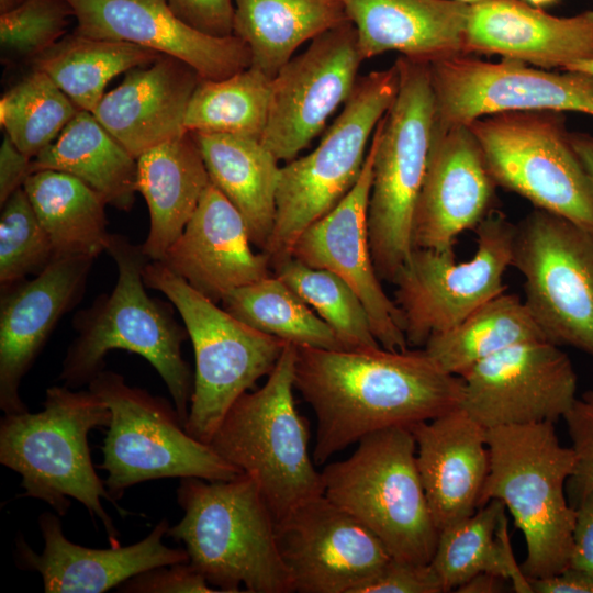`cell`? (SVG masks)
<instances>
[{
    "label": "cell",
    "mask_w": 593,
    "mask_h": 593,
    "mask_svg": "<svg viewBox=\"0 0 593 593\" xmlns=\"http://www.w3.org/2000/svg\"><path fill=\"white\" fill-rule=\"evenodd\" d=\"M294 384L316 416L312 456L321 466L370 434L459 407L463 382L423 348L296 346Z\"/></svg>",
    "instance_id": "6da1fadb"
},
{
    "label": "cell",
    "mask_w": 593,
    "mask_h": 593,
    "mask_svg": "<svg viewBox=\"0 0 593 593\" xmlns=\"http://www.w3.org/2000/svg\"><path fill=\"white\" fill-rule=\"evenodd\" d=\"M105 253L118 269L115 286L74 316L76 337L67 348L58 380L72 389L88 385L104 370L109 351L137 354L158 372L186 425L194 381L182 356L187 329L169 304L146 292L143 272L150 260L142 245L121 234H110Z\"/></svg>",
    "instance_id": "7a4b0ae2"
},
{
    "label": "cell",
    "mask_w": 593,
    "mask_h": 593,
    "mask_svg": "<svg viewBox=\"0 0 593 593\" xmlns=\"http://www.w3.org/2000/svg\"><path fill=\"white\" fill-rule=\"evenodd\" d=\"M177 501L183 516L167 536L183 545L190 564L219 592H294L278 547L277 519L248 475L181 478Z\"/></svg>",
    "instance_id": "3957f363"
},
{
    "label": "cell",
    "mask_w": 593,
    "mask_h": 593,
    "mask_svg": "<svg viewBox=\"0 0 593 593\" xmlns=\"http://www.w3.org/2000/svg\"><path fill=\"white\" fill-rule=\"evenodd\" d=\"M43 410L4 414L0 421V462L19 473L24 492L18 496L47 503L58 516L81 503L92 519H100L111 547L119 532L102 505L111 502L124 516L128 512L111 497L92 463L88 434L108 427L111 412L92 391L67 385L46 390Z\"/></svg>",
    "instance_id": "277c9868"
},
{
    "label": "cell",
    "mask_w": 593,
    "mask_h": 593,
    "mask_svg": "<svg viewBox=\"0 0 593 593\" xmlns=\"http://www.w3.org/2000/svg\"><path fill=\"white\" fill-rule=\"evenodd\" d=\"M486 441L490 463L479 506L490 500L505 505L525 539L521 568L528 579L566 570L575 521L567 495L572 448L560 444L552 422L488 428Z\"/></svg>",
    "instance_id": "5b68a950"
},
{
    "label": "cell",
    "mask_w": 593,
    "mask_h": 593,
    "mask_svg": "<svg viewBox=\"0 0 593 593\" xmlns=\"http://www.w3.org/2000/svg\"><path fill=\"white\" fill-rule=\"evenodd\" d=\"M295 355L296 346L287 343L265 384L235 401L209 443L254 480L277 522L324 494L309 423L294 400Z\"/></svg>",
    "instance_id": "8992f818"
},
{
    "label": "cell",
    "mask_w": 593,
    "mask_h": 593,
    "mask_svg": "<svg viewBox=\"0 0 593 593\" xmlns=\"http://www.w3.org/2000/svg\"><path fill=\"white\" fill-rule=\"evenodd\" d=\"M398 89L395 64L360 76L320 144L310 154L281 166L275 224L262 250L273 270L291 258L300 234L333 210L355 186L369 141Z\"/></svg>",
    "instance_id": "52a82bcc"
},
{
    "label": "cell",
    "mask_w": 593,
    "mask_h": 593,
    "mask_svg": "<svg viewBox=\"0 0 593 593\" xmlns=\"http://www.w3.org/2000/svg\"><path fill=\"white\" fill-rule=\"evenodd\" d=\"M324 495L368 527L398 560L429 563L439 529L416 463L410 427L363 437L347 458L321 471Z\"/></svg>",
    "instance_id": "ba28073f"
},
{
    "label": "cell",
    "mask_w": 593,
    "mask_h": 593,
    "mask_svg": "<svg viewBox=\"0 0 593 593\" xmlns=\"http://www.w3.org/2000/svg\"><path fill=\"white\" fill-rule=\"evenodd\" d=\"M143 277L178 311L191 340L195 367L184 428L209 444L235 401L270 374L287 342L239 321L161 261H149Z\"/></svg>",
    "instance_id": "9c48e42d"
},
{
    "label": "cell",
    "mask_w": 593,
    "mask_h": 593,
    "mask_svg": "<svg viewBox=\"0 0 593 593\" xmlns=\"http://www.w3.org/2000/svg\"><path fill=\"white\" fill-rule=\"evenodd\" d=\"M399 89L376 127V153L368 204V232L381 281L392 282L410 256L412 224L435 123L428 65L395 60Z\"/></svg>",
    "instance_id": "30bf717a"
},
{
    "label": "cell",
    "mask_w": 593,
    "mask_h": 593,
    "mask_svg": "<svg viewBox=\"0 0 593 593\" xmlns=\"http://www.w3.org/2000/svg\"><path fill=\"white\" fill-rule=\"evenodd\" d=\"M88 389L111 412L102 445L103 460L97 468L107 472L104 484L115 503L126 489L150 480L221 481L242 474L209 444L190 436L174 403L166 399L131 387L122 374L105 369Z\"/></svg>",
    "instance_id": "8fae6325"
},
{
    "label": "cell",
    "mask_w": 593,
    "mask_h": 593,
    "mask_svg": "<svg viewBox=\"0 0 593 593\" xmlns=\"http://www.w3.org/2000/svg\"><path fill=\"white\" fill-rule=\"evenodd\" d=\"M495 184L593 231V186L564 112L507 111L470 122Z\"/></svg>",
    "instance_id": "7c38bea8"
},
{
    "label": "cell",
    "mask_w": 593,
    "mask_h": 593,
    "mask_svg": "<svg viewBox=\"0 0 593 593\" xmlns=\"http://www.w3.org/2000/svg\"><path fill=\"white\" fill-rule=\"evenodd\" d=\"M477 249L458 261L454 247L413 248L392 282L409 347H424L434 335L458 325L506 291L515 224L493 210L475 228Z\"/></svg>",
    "instance_id": "4fadbf2b"
},
{
    "label": "cell",
    "mask_w": 593,
    "mask_h": 593,
    "mask_svg": "<svg viewBox=\"0 0 593 593\" xmlns=\"http://www.w3.org/2000/svg\"><path fill=\"white\" fill-rule=\"evenodd\" d=\"M512 267L545 338L593 358V231L534 208L515 224Z\"/></svg>",
    "instance_id": "5bb4252c"
},
{
    "label": "cell",
    "mask_w": 593,
    "mask_h": 593,
    "mask_svg": "<svg viewBox=\"0 0 593 593\" xmlns=\"http://www.w3.org/2000/svg\"><path fill=\"white\" fill-rule=\"evenodd\" d=\"M435 124L467 125L507 111H572L593 115V75L552 71L516 59L458 55L428 65Z\"/></svg>",
    "instance_id": "9a60e30c"
},
{
    "label": "cell",
    "mask_w": 593,
    "mask_h": 593,
    "mask_svg": "<svg viewBox=\"0 0 593 593\" xmlns=\"http://www.w3.org/2000/svg\"><path fill=\"white\" fill-rule=\"evenodd\" d=\"M362 61L356 27L346 21L312 40L271 78L260 141L280 161L296 158L345 104Z\"/></svg>",
    "instance_id": "2e32d148"
},
{
    "label": "cell",
    "mask_w": 593,
    "mask_h": 593,
    "mask_svg": "<svg viewBox=\"0 0 593 593\" xmlns=\"http://www.w3.org/2000/svg\"><path fill=\"white\" fill-rule=\"evenodd\" d=\"M461 379L460 407L486 429L556 423L578 396V376L571 359L548 340L504 349Z\"/></svg>",
    "instance_id": "e0dca14e"
},
{
    "label": "cell",
    "mask_w": 593,
    "mask_h": 593,
    "mask_svg": "<svg viewBox=\"0 0 593 593\" xmlns=\"http://www.w3.org/2000/svg\"><path fill=\"white\" fill-rule=\"evenodd\" d=\"M277 540L299 593H357L392 558L368 527L324 494L277 522Z\"/></svg>",
    "instance_id": "ac0fdd59"
},
{
    "label": "cell",
    "mask_w": 593,
    "mask_h": 593,
    "mask_svg": "<svg viewBox=\"0 0 593 593\" xmlns=\"http://www.w3.org/2000/svg\"><path fill=\"white\" fill-rule=\"evenodd\" d=\"M376 141L372 136L362 171L345 198L298 237L291 257L345 280L361 300L372 332L389 350L409 347L402 314L383 290L370 248L368 204Z\"/></svg>",
    "instance_id": "d6986e66"
},
{
    "label": "cell",
    "mask_w": 593,
    "mask_h": 593,
    "mask_svg": "<svg viewBox=\"0 0 593 593\" xmlns=\"http://www.w3.org/2000/svg\"><path fill=\"white\" fill-rule=\"evenodd\" d=\"M496 187L469 125L445 128L434 123L412 247L452 248L461 233L474 231L495 210Z\"/></svg>",
    "instance_id": "ffe728a7"
},
{
    "label": "cell",
    "mask_w": 593,
    "mask_h": 593,
    "mask_svg": "<svg viewBox=\"0 0 593 593\" xmlns=\"http://www.w3.org/2000/svg\"><path fill=\"white\" fill-rule=\"evenodd\" d=\"M75 33L127 42L176 57L204 80H220L251 65L249 51L235 35L204 34L179 19L168 0H67Z\"/></svg>",
    "instance_id": "44dd1931"
},
{
    "label": "cell",
    "mask_w": 593,
    "mask_h": 593,
    "mask_svg": "<svg viewBox=\"0 0 593 593\" xmlns=\"http://www.w3.org/2000/svg\"><path fill=\"white\" fill-rule=\"evenodd\" d=\"M96 258L54 259L33 279L22 280L0 298V409L26 412L20 385L60 318L82 299Z\"/></svg>",
    "instance_id": "7402d4cb"
},
{
    "label": "cell",
    "mask_w": 593,
    "mask_h": 593,
    "mask_svg": "<svg viewBox=\"0 0 593 593\" xmlns=\"http://www.w3.org/2000/svg\"><path fill=\"white\" fill-rule=\"evenodd\" d=\"M59 517L51 512L38 517L44 540L41 553L22 536L15 540L18 566L37 572L46 593H103L149 569L189 561L184 548H170L164 544L169 527L166 518L135 544L94 549L66 538Z\"/></svg>",
    "instance_id": "603a6c76"
},
{
    "label": "cell",
    "mask_w": 593,
    "mask_h": 593,
    "mask_svg": "<svg viewBox=\"0 0 593 593\" xmlns=\"http://www.w3.org/2000/svg\"><path fill=\"white\" fill-rule=\"evenodd\" d=\"M251 245L243 215L210 181L184 230L160 261L219 303L232 290L271 275L268 256L255 253Z\"/></svg>",
    "instance_id": "cb8c5ba5"
},
{
    "label": "cell",
    "mask_w": 593,
    "mask_h": 593,
    "mask_svg": "<svg viewBox=\"0 0 593 593\" xmlns=\"http://www.w3.org/2000/svg\"><path fill=\"white\" fill-rule=\"evenodd\" d=\"M465 53L569 70L593 59V10L556 16L523 0L475 2L470 4Z\"/></svg>",
    "instance_id": "d4e9b609"
},
{
    "label": "cell",
    "mask_w": 593,
    "mask_h": 593,
    "mask_svg": "<svg viewBox=\"0 0 593 593\" xmlns=\"http://www.w3.org/2000/svg\"><path fill=\"white\" fill-rule=\"evenodd\" d=\"M428 505L440 530L471 516L489 472L486 428L460 406L410 427Z\"/></svg>",
    "instance_id": "484cf974"
},
{
    "label": "cell",
    "mask_w": 593,
    "mask_h": 593,
    "mask_svg": "<svg viewBox=\"0 0 593 593\" xmlns=\"http://www.w3.org/2000/svg\"><path fill=\"white\" fill-rule=\"evenodd\" d=\"M200 79L184 61L161 55L152 64L128 70L92 114L137 159L188 133L187 108Z\"/></svg>",
    "instance_id": "4316f807"
},
{
    "label": "cell",
    "mask_w": 593,
    "mask_h": 593,
    "mask_svg": "<svg viewBox=\"0 0 593 593\" xmlns=\"http://www.w3.org/2000/svg\"><path fill=\"white\" fill-rule=\"evenodd\" d=\"M363 60L387 52L419 64L465 53L470 4L458 0H342Z\"/></svg>",
    "instance_id": "83f0119b"
},
{
    "label": "cell",
    "mask_w": 593,
    "mask_h": 593,
    "mask_svg": "<svg viewBox=\"0 0 593 593\" xmlns=\"http://www.w3.org/2000/svg\"><path fill=\"white\" fill-rule=\"evenodd\" d=\"M210 183L192 134L159 144L137 158V192L149 211V232L142 244L150 261H160L184 230Z\"/></svg>",
    "instance_id": "f1b7e54d"
},
{
    "label": "cell",
    "mask_w": 593,
    "mask_h": 593,
    "mask_svg": "<svg viewBox=\"0 0 593 593\" xmlns=\"http://www.w3.org/2000/svg\"><path fill=\"white\" fill-rule=\"evenodd\" d=\"M210 181L243 215L254 246L266 248L275 217L279 159L260 138L191 133Z\"/></svg>",
    "instance_id": "f546056e"
},
{
    "label": "cell",
    "mask_w": 593,
    "mask_h": 593,
    "mask_svg": "<svg viewBox=\"0 0 593 593\" xmlns=\"http://www.w3.org/2000/svg\"><path fill=\"white\" fill-rule=\"evenodd\" d=\"M57 170L69 174L107 203L130 211L137 192V159L85 110L64 127L57 138L32 158V172Z\"/></svg>",
    "instance_id": "4dcf8cb0"
},
{
    "label": "cell",
    "mask_w": 593,
    "mask_h": 593,
    "mask_svg": "<svg viewBox=\"0 0 593 593\" xmlns=\"http://www.w3.org/2000/svg\"><path fill=\"white\" fill-rule=\"evenodd\" d=\"M233 35L272 78L305 42L348 20L342 0H233Z\"/></svg>",
    "instance_id": "1f68e13d"
},
{
    "label": "cell",
    "mask_w": 593,
    "mask_h": 593,
    "mask_svg": "<svg viewBox=\"0 0 593 593\" xmlns=\"http://www.w3.org/2000/svg\"><path fill=\"white\" fill-rule=\"evenodd\" d=\"M505 505L490 500L469 517L439 530L430 564L444 592L456 591L481 572L500 575L516 592L533 593L512 550Z\"/></svg>",
    "instance_id": "d6a6232c"
},
{
    "label": "cell",
    "mask_w": 593,
    "mask_h": 593,
    "mask_svg": "<svg viewBox=\"0 0 593 593\" xmlns=\"http://www.w3.org/2000/svg\"><path fill=\"white\" fill-rule=\"evenodd\" d=\"M46 231L55 259L70 256L97 258L105 253L107 231L103 199L78 178L57 170H37L23 186Z\"/></svg>",
    "instance_id": "836d02e7"
},
{
    "label": "cell",
    "mask_w": 593,
    "mask_h": 593,
    "mask_svg": "<svg viewBox=\"0 0 593 593\" xmlns=\"http://www.w3.org/2000/svg\"><path fill=\"white\" fill-rule=\"evenodd\" d=\"M534 340L547 339L524 300L504 292L458 325L432 336L423 349L444 371L461 378L486 358Z\"/></svg>",
    "instance_id": "e575fe53"
},
{
    "label": "cell",
    "mask_w": 593,
    "mask_h": 593,
    "mask_svg": "<svg viewBox=\"0 0 593 593\" xmlns=\"http://www.w3.org/2000/svg\"><path fill=\"white\" fill-rule=\"evenodd\" d=\"M161 55L136 44L74 32L32 61L33 68L45 72L79 110L92 113L114 77L152 64Z\"/></svg>",
    "instance_id": "d590c367"
},
{
    "label": "cell",
    "mask_w": 593,
    "mask_h": 593,
    "mask_svg": "<svg viewBox=\"0 0 593 593\" xmlns=\"http://www.w3.org/2000/svg\"><path fill=\"white\" fill-rule=\"evenodd\" d=\"M221 303L239 321L287 343L346 349L335 332L276 275L232 290Z\"/></svg>",
    "instance_id": "8d00e7d4"
},
{
    "label": "cell",
    "mask_w": 593,
    "mask_h": 593,
    "mask_svg": "<svg viewBox=\"0 0 593 593\" xmlns=\"http://www.w3.org/2000/svg\"><path fill=\"white\" fill-rule=\"evenodd\" d=\"M270 85L271 78L254 66L220 80L200 79L187 108V131L261 138Z\"/></svg>",
    "instance_id": "74e56055"
},
{
    "label": "cell",
    "mask_w": 593,
    "mask_h": 593,
    "mask_svg": "<svg viewBox=\"0 0 593 593\" xmlns=\"http://www.w3.org/2000/svg\"><path fill=\"white\" fill-rule=\"evenodd\" d=\"M78 110L45 72L33 68L2 96L0 123L13 144L34 158L57 138Z\"/></svg>",
    "instance_id": "f35d334b"
},
{
    "label": "cell",
    "mask_w": 593,
    "mask_h": 593,
    "mask_svg": "<svg viewBox=\"0 0 593 593\" xmlns=\"http://www.w3.org/2000/svg\"><path fill=\"white\" fill-rule=\"evenodd\" d=\"M275 275L335 332L346 349L381 347L361 300L339 276L293 257L279 265Z\"/></svg>",
    "instance_id": "ab89813d"
},
{
    "label": "cell",
    "mask_w": 593,
    "mask_h": 593,
    "mask_svg": "<svg viewBox=\"0 0 593 593\" xmlns=\"http://www.w3.org/2000/svg\"><path fill=\"white\" fill-rule=\"evenodd\" d=\"M55 259L52 242L21 188L0 215V291L37 276Z\"/></svg>",
    "instance_id": "60d3db41"
},
{
    "label": "cell",
    "mask_w": 593,
    "mask_h": 593,
    "mask_svg": "<svg viewBox=\"0 0 593 593\" xmlns=\"http://www.w3.org/2000/svg\"><path fill=\"white\" fill-rule=\"evenodd\" d=\"M74 18L67 0H23L0 14V44L11 58L34 60L65 36Z\"/></svg>",
    "instance_id": "b9f144b4"
},
{
    "label": "cell",
    "mask_w": 593,
    "mask_h": 593,
    "mask_svg": "<svg viewBox=\"0 0 593 593\" xmlns=\"http://www.w3.org/2000/svg\"><path fill=\"white\" fill-rule=\"evenodd\" d=\"M575 456L574 470L567 482L572 507L593 492V389L577 396L562 417Z\"/></svg>",
    "instance_id": "7bdbcfd3"
},
{
    "label": "cell",
    "mask_w": 593,
    "mask_h": 593,
    "mask_svg": "<svg viewBox=\"0 0 593 593\" xmlns=\"http://www.w3.org/2000/svg\"><path fill=\"white\" fill-rule=\"evenodd\" d=\"M124 593H219L190 562L161 566L138 573L118 588Z\"/></svg>",
    "instance_id": "ee69618b"
},
{
    "label": "cell",
    "mask_w": 593,
    "mask_h": 593,
    "mask_svg": "<svg viewBox=\"0 0 593 593\" xmlns=\"http://www.w3.org/2000/svg\"><path fill=\"white\" fill-rule=\"evenodd\" d=\"M357 593H444V590L430 562L416 563L391 558Z\"/></svg>",
    "instance_id": "f6af8a7d"
},
{
    "label": "cell",
    "mask_w": 593,
    "mask_h": 593,
    "mask_svg": "<svg viewBox=\"0 0 593 593\" xmlns=\"http://www.w3.org/2000/svg\"><path fill=\"white\" fill-rule=\"evenodd\" d=\"M168 3L179 19L204 34L233 35V0H168Z\"/></svg>",
    "instance_id": "bcb514c9"
},
{
    "label": "cell",
    "mask_w": 593,
    "mask_h": 593,
    "mask_svg": "<svg viewBox=\"0 0 593 593\" xmlns=\"http://www.w3.org/2000/svg\"><path fill=\"white\" fill-rule=\"evenodd\" d=\"M569 567L593 577V492L575 507Z\"/></svg>",
    "instance_id": "7dc6e473"
},
{
    "label": "cell",
    "mask_w": 593,
    "mask_h": 593,
    "mask_svg": "<svg viewBox=\"0 0 593 593\" xmlns=\"http://www.w3.org/2000/svg\"><path fill=\"white\" fill-rule=\"evenodd\" d=\"M32 174V158L22 153L4 133L0 147V205L23 188Z\"/></svg>",
    "instance_id": "c3c4849f"
},
{
    "label": "cell",
    "mask_w": 593,
    "mask_h": 593,
    "mask_svg": "<svg viewBox=\"0 0 593 593\" xmlns=\"http://www.w3.org/2000/svg\"><path fill=\"white\" fill-rule=\"evenodd\" d=\"M534 593H593V577L568 567L566 570L539 579H529Z\"/></svg>",
    "instance_id": "681fc988"
},
{
    "label": "cell",
    "mask_w": 593,
    "mask_h": 593,
    "mask_svg": "<svg viewBox=\"0 0 593 593\" xmlns=\"http://www.w3.org/2000/svg\"><path fill=\"white\" fill-rule=\"evenodd\" d=\"M506 579L489 572H481L456 589L461 593H496L503 592Z\"/></svg>",
    "instance_id": "f907efd6"
},
{
    "label": "cell",
    "mask_w": 593,
    "mask_h": 593,
    "mask_svg": "<svg viewBox=\"0 0 593 593\" xmlns=\"http://www.w3.org/2000/svg\"><path fill=\"white\" fill-rule=\"evenodd\" d=\"M570 138L593 186V135L588 133L571 132Z\"/></svg>",
    "instance_id": "816d5d0a"
},
{
    "label": "cell",
    "mask_w": 593,
    "mask_h": 593,
    "mask_svg": "<svg viewBox=\"0 0 593 593\" xmlns=\"http://www.w3.org/2000/svg\"><path fill=\"white\" fill-rule=\"evenodd\" d=\"M23 0H0V14L19 5Z\"/></svg>",
    "instance_id": "f5cc1de1"
},
{
    "label": "cell",
    "mask_w": 593,
    "mask_h": 593,
    "mask_svg": "<svg viewBox=\"0 0 593 593\" xmlns=\"http://www.w3.org/2000/svg\"><path fill=\"white\" fill-rule=\"evenodd\" d=\"M569 70H580V71H584V72H589L593 75V59L589 61L579 63L574 65L572 68H570Z\"/></svg>",
    "instance_id": "db71d44e"
},
{
    "label": "cell",
    "mask_w": 593,
    "mask_h": 593,
    "mask_svg": "<svg viewBox=\"0 0 593 593\" xmlns=\"http://www.w3.org/2000/svg\"><path fill=\"white\" fill-rule=\"evenodd\" d=\"M523 1H525L526 3L533 7L544 9L546 7L557 3L559 0H523Z\"/></svg>",
    "instance_id": "11a10c76"
},
{
    "label": "cell",
    "mask_w": 593,
    "mask_h": 593,
    "mask_svg": "<svg viewBox=\"0 0 593 593\" xmlns=\"http://www.w3.org/2000/svg\"><path fill=\"white\" fill-rule=\"evenodd\" d=\"M458 1H461V2H466V3L472 4V3H475V2H479V1H482V0H458Z\"/></svg>",
    "instance_id": "9f6ffc18"
}]
</instances>
